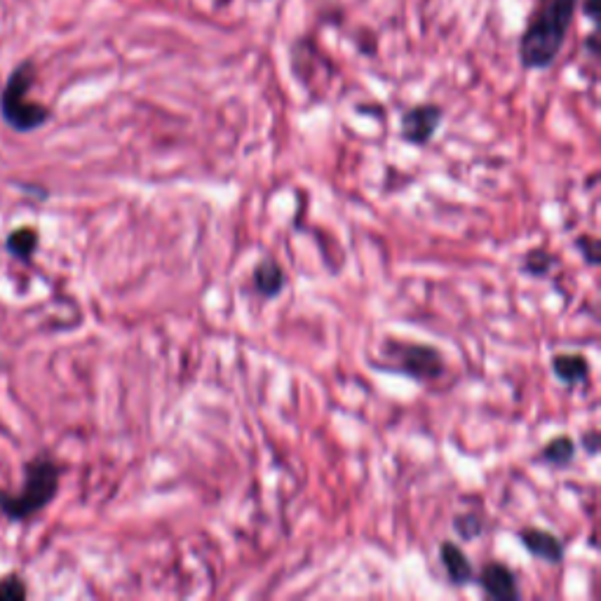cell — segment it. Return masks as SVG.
Masks as SVG:
<instances>
[{"label": "cell", "mask_w": 601, "mask_h": 601, "mask_svg": "<svg viewBox=\"0 0 601 601\" xmlns=\"http://www.w3.org/2000/svg\"><path fill=\"white\" fill-rule=\"evenodd\" d=\"M580 0H538L519 38V64L545 71L557 62Z\"/></svg>", "instance_id": "obj_1"}, {"label": "cell", "mask_w": 601, "mask_h": 601, "mask_svg": "<svg viewBox=\"0 0 601 601\" xmlns=\"http://www.w3.org/2000/svg\"><path fill=\"white\" fill-rule=\"evenodd\" d=\"M62 470L50 456H38L24 468V484L19 494H8L0 489V512L10 522H24L54 501L59 491Z\"/></svg>", "instance_id": "obj_2"}, {"label": "cell", "mask_w": 601, "mask_h": 601, "mask_svg": "<svg viewBox=\"0 0 601 601\" xmlns=\"http://www.w3.org/2000/svg\"><path fill=\"white\" fill-rule=\"evenodd\" d=\"M36 69L31 62H22L12 71V76L0 94V113L5 123L15 132H33L50 120V108L29 99Z\"/></svg>", "instance_id": "obj_3"}, {"label": "cell", "mask_w": 601, "mask_h": 601, "mask_svg": "<svg viewBox=\"0 0 601 601\" xmlns=\"http://www.w3.org/2000/svg\"><path fill=\"white\" fill-rule=\"evenodd\" d=\"M383 357H388L390 369L395 374H404L414 378L418 383L437 381L447 374V362L444 355L435 346L428 343H411V341H400V339H388L383 343Z\"/></svg>", "instance_id": "obj_4"}, {"label": "cell", "mask_w": 601, "mask_h": 601, "mask_svg": "<svg viewBox=\"0 0 601 601\" xmlns=\"http://www.w3.org/2000/svg\"><path fill=\"white\" fill-rule=\"evenodd\" d=\"M444 120V108L437 104H418L402 113L400 137L411 146H428Z\"/></svg>", "instance_id": "obj_5"}, {"label": "cell", "mask_w": 601, "mask_h": 601, "mask_svg": "<svg viewBox=\"0 0 601 601\" xmlns=\"http://www.w3.org/2000/svg\"><path fill=\"white\" fill-rule=\"evenodd\" d=\"M475 583L482 587L484 594L494 597L498 601H517L522 599V590H519V580L515 571L503 562H486L479 573H475Z\"/></svg>", "instance_id": "obj_6"}, {"label": "cell", "mask_w": 601, "mask_h": 601, "mask_svg": "<svg viewBox=\"0 0 601 601\" xmlns=\"http://www.w3.org/2000/svg\"><path fill=\"white\" fill-rule=\"evenodd\" d=\"M519 543H522V548L529 552L531 557L540 559V562H548V564H562L566 548H564V540L557 536V533L545 531V529H536V526H526V529L517 531Z\"/></svg>", "instance_id": "obj_7"}, {"label": "cell", "mask_w": 601, "mask_h": 601, "mask_svg": "<svg viewBox=\"0 0 601 601\" xmlns=\"http://www.w3.org/2000/svg\"><path fill=\"white\" fill-rule=\"evenodd\" d=\"M440 562L444 566V571H447V578L451 585L463 587L475 583V569H472L470 557L465 555L461 545H456L454 540H442Z\"/></svg>", "instance_id": "obj_8"}, {"label": "cell", "mask_w": 601, "mask_h": 601, "mask_svg": "<svg viewBox=\"0 0 601 601\" xmlns=\"http://www.w3.org/2000/svg\"><path fill=\"white\" fill-rule=\"evenodd\" d=\"M252 282L256 294L261 296V299L273 301L278 299V296L285 292L287 287V273L282 270V266L275 259H261L256 263L254 273H252Z\"/></svg>", "instance_id": "obj_9"}, {"label": "cell", "mask_w": 601, "mask_h": 601, "mask_svg": "<svg viewBox=\"0 0 601 601\" xmlns=\"http://www.w3.org/2000/svg\"><path fill=\"white\" fill-rule=\"evenodd\" d=\"M552 371L566 388H578L590 378V360L583 353H557L552 357Z\"/></svg>", "instance_id": "obj_10"}, {"label": "cell", "mask_w": 601, "mask_h": 601, "mask_svg": "<svg viewBox=\"0 0 601 601\" xmlns=\"http://www.w3.org/2000/svg\"><path fill=\"white\" fill-rule=\"evenodd\" d=\"M576 454H578L576 440L569 435H559L540 449V461L548 463L550 468L562 470V468H569V465L576 461Z\"/></svg>", "instance_id": "obj_11"}, {"label": "cell", "mask_w": 601, "mask_h": 601, "mask_svg": "<svg viewBox=\"0 0 601 601\" xmlns=\"http://www.w3.org/2000/svg\"><path fill=\"white\" fill-rule=\"evenodd\" d=\"M557 259L552 256L545 247H533L524 254L522 259V273L529 275V278H548L550 270L555 268Z\"/></svg>", "instance_id": "obj_12"}, {"label": "cell", "mask_w": 601, "mask_h": 601, "mask_svg": "<svg viewBox=\"0 0 601 601\" xmlns=\"http://www.w3.org/2000/svg\"><path fill=\"white\" fill-rule=\"evenodd\" d=\"M38 249V233L33 228H17L8 235V252L19 261H31Z\"/></svg>", "instance_id": "obj_13"}, {"label": "cell", "mask_w": 601, "mask_h": 601, "mask_svg": "<svg viewBox=\"0 0 601 601\" xmlns=\"http://www.w3.org/2000/svg\"><path fill=\"white\" fill-rule=\"evenodd\" d=\"M454 529L463 540H475L484 533V519L477 512H465L454 517Z\"/></svg>", "instance_id": "obj_14"}, {"label": "cell", "mask_w": 601, "mask_h": 601, "mask_svg": "<svg viewBox=\"0 0 601 601\" xmlns=\"http://www.w3.org/2000/svg\"><path fill=\"white\" fill-rule=\"evenodd\" d=\"M578 249V254L583 256V261L590 268H597L601 263V245L597 238H592V235H578L576 242H573Z\"/></svg>", "instance_id": "obj_15"}, {"label": "cell", "mask_w": 601, "mask_h": 601, "mask_svg": "<svg viewBox=\"0 0 601 601\" xmlns=\"http://www.w3.org/2000/svg\"><path fill=\"white\" fill-rule=\"evenodd\" d=\"M26 594H29V590L15 573L0 578V601H22L26 599Z\"/></svg>", "instance_id": "obj_16"}, {"label": "cell", "mask_w": 601, "mask_h": 601, "mask_svg": "<svg viewBox=\"0 0 601 601\" xmlns=\"http://www.w3.org/2000/svg\"><path fill=\"white\" fill-rule=\"evenodd\" d=\"M599 432L597 430H590V432H583V437H580V444H583V451H587L590 456H597L599 451Z\"/></svg>", "instance_id": "obj_17"}, {"label": "cell", "mask_w": 601, "mask_h": 601, "mask_svg": "<svg viewBox=\"0 0 601 601\" xmlns=\"http://www.w3.org/2000/svg\"><path fill=\"white\" fill-rule=\"evenodd\" d=\"M583 10H585V15L590 17V19H597L599 0H583Z\"/></svg>", "instance_id": "obj_18"}]
</instances>
